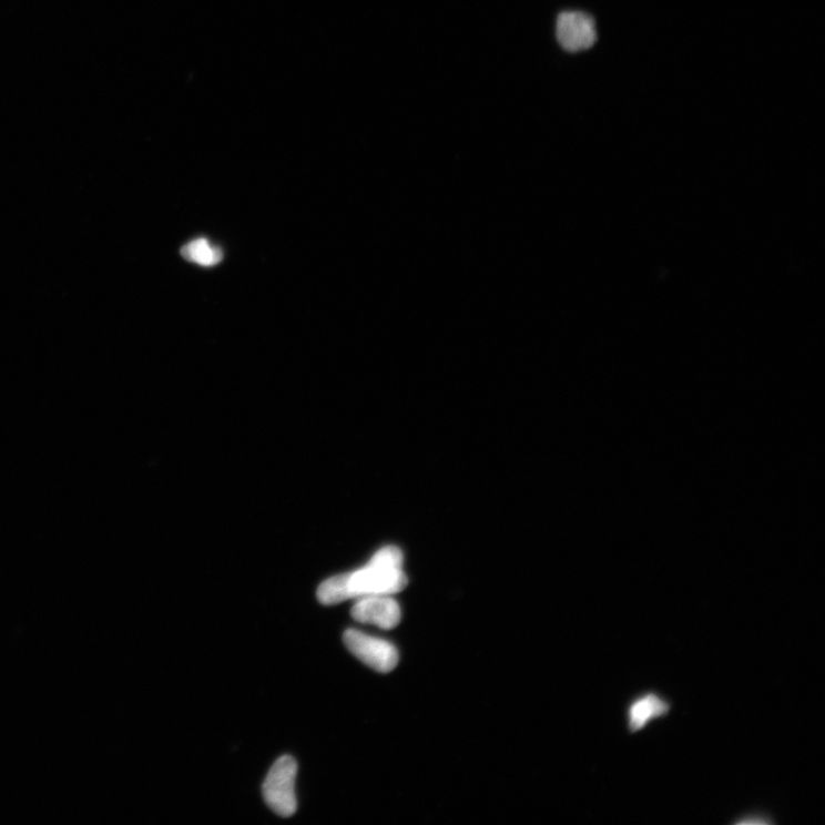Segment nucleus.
Returning a JSON list of instances; mask_svg holds the SVG:
<instances>
[{
  "mask_svg": "<svg viewBox=\"0 0 825 825\" xmlns=\"http://www.w3.org/2000/svg\"><path fill=\"white\" fill-rule=\"evenodd\" d=\"M731 823L735 825H774L777 821L770 811L753 809L742 813Z\"/></svg>",
  "mask_w": 825,
  "mask_h": 825,
  "instance_id": "nucleus-9",
  "label": "nucleus"
},
{
  "mask_svg": "<svg viewBox=\"0 0 825 825\" xmlns=\"http://www.w3.org/2000/svg\"><path fill=\"white\" fill-rule=\"evenodd\" d=\"M185 259L202 266H214L223 259L220 248L211 246L208 240L197 238L182 249Z\"/></svg>",
  "mask_w": 825,
  "mask_h": 825,
  "instance_id": "nucleus-8",
  "label": "nucleus"
},
{
  "mask_svg": "<svg viewBox=\"0 0 825 825\" xmlns=\"http://www.w3.org/2000/svg\"><path fill=\"white\" fill-rule=\"evenodd\" d=\"M317 597L324 605H335L352 599L348 573L338 574L324 581L318 589Z\"/></svg>",
  "mask_w": 825,
  "mask_h": 825,
  "instance_id": "nucleus-7",
  "label": "nucleus"
},
{
  "mask_svg": "<svg viewBox=\"0 0 825 825\" xmlns=\"http://www.w3.org/2000/svg\"><path fill=\"white\" fill-rule=\"evenodd\" d=\"M343 641L355 658L377 672L389 673L399 662L396 648L385 640L348 630Z\"/></svg>",
  "mask_w": 825,
  "mask_h": 825,
  "instance_id": "nucleus-3",
  "label": "nucleus"
},
{
  "mask_svg": "<svg viewBox=\"0 0 825 825\" xmlns=\"http://www.w3.org/2000/svg\"><path fill=\"white\" fill-rule=\"evenodd\" d=\"M557 38L560 45L568 52L589 50L598 40L595 21L588 13L563 12L558 19Z\"/></svg>",
  "mask_w": 825,
  "mask_h": 825,
  "instance_id": "nucleus-5",
  "label": "nucleus"
},
{
  "mask_svg": "<svg viewBox=\"0 0 825 825\" xmlns=\"http://www.w3.org/2000/svg\"><path fill=\"white\" fill-rule=\"evenodd\" d=\"M673 706V701L658 690H646L636 693L625 705V721L629 735H638L645 731L651 722L666 719L671 714Z\"/></svg>",
  "mask_w": 825,
  "mask_h": 825,
  "instance_id": "nucleus-4",
  "label": "nucleus"
},
{
  "mask_svg": "<svg viewBox=\"0 0 825 825\" xmlns=\"http://www.w3.org/2000/svg\"><path fill=\"white\" fill-rule=\"evenodd\" d=\"M296 774L297 763L292 756L284 755L272 766L263 784L265 803L282 817H291L296 813Z\"/></svg>",
  "mask_w": 825,
  "mask_h": 825,
  "instance_id": "nucleus-2",
  "label": "nucleus"
},
{
  "mask_svg": "<svg viewBox=\"0 0 825 825\" xmlns=\"http://www.w3.org/2000/svg\"><path fill=\"white\" fill-rule=\"evenodd\" d=\"M356 622L370 624L383 630H393L401 621V610L398 603L387 595L365 597L352 610Z\"/></svg>",
  "mask_w": 825,
  "mask_h": 825,
  "instance_id": "nucleus-6",
  "label": "nucleus"
},
{
  "mask_svg": "<svg viewBox=\"0 0 825 825\" xmlns=\"http://www.w3.org/2000/svg\"><path fill=\"white\" fill-rule=\"evenodd\" d=\"M403 563L404 556L398 547L378 550L367 566L348 573L350 598L391 597L401 592L407 584Z\"/></svg>",
  "mask_w": 825,
  "mask_h": 825,
  "instance_id": "nucleus-1",
  "label": "nucleus"
}]
</instances>
